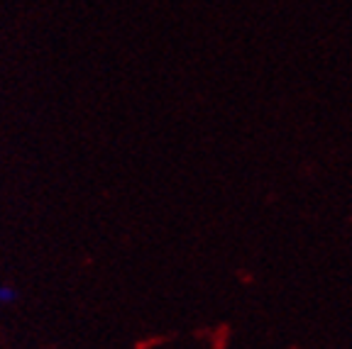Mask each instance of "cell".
<instances>
[{"instance_id":"6da1fadb","label":"cell","mask_w":352,"mask_h":349,"mask_svg":"<svg viewBox=\"0 0 352 349\" xmlns=\"http://www.w3.org/2000/svg\"><path fill=\"white\" fill-rule=\"evenodd\" d=\"M20 298L17 289L12 284H0V306H12Z\"/></svg>"}]
</instances>
